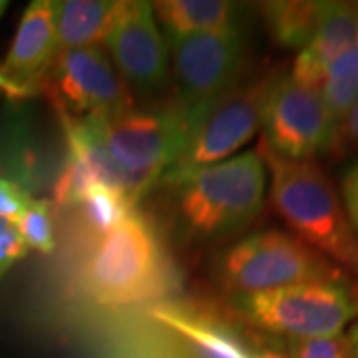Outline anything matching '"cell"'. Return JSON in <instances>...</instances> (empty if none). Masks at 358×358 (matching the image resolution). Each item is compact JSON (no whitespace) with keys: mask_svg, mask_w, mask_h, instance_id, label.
Here are the masks:
<instances>
[{"mask_svg":"<svg viewBox=\"0 0 358 358\" xmlns=\"http://www.w3.org/2000/svg\"><path fill=\"white\" fill-rule=\"evenodd\" d=\"M251 358H289V355H285L281 350H273V348H265V350H253Z\"/></svg>","mask_w":358,"mask_h":358,"instance_id":"obj_27","label":"cell"},{"mask_svg":"<svg viewBox=\"0 0 358 358\" xmlns=\"http://www.w3.org/2000/svg\"><path fill=\"white\" fill-rule=\"evenodd\" d=\"M0 94H4L6 98L10 96V88H8V82H6V78L2 76V72H0Z\"/></svg>","mask_w":358,"mask_h":358,"instance_id":"obj_28","label":"cell"},{"mask_svg":"<svg viewBox=\"0 0 358 358\" xmlns=\"http://www.w3.org/2000/svg\"><path fill=\"white\" fill-rule=\"evenodd\" d=\"M319 92L329 112L341 124V120L345 117L346 112L352 108V103L357 102L358 98V70L345 80H331V82L320 84Z\"/></svg>","mask_w":358,"mask_h":358,"instance_id":"obj_21","label":"cell"},{"mask_svg":"<svg viewBox=\"0 0 358 358\" xmlns=\"http://www.w3.org/2000/svg\"><path fill=\"white\" fill-rule=\"evenodd\" d=\"M152 4L166 38L239 26V6L229 0H159Z\"/></svg>","mask_w":358,"mask_h":358,"instance_id":"obj_15","label":"cell"},{"mask_svg":"<svg viewBox=\"0 0 358 358\" xmlns=\"http://www.w3.org/2000/svg\"><path fill=\"white\" fill-rule=\"evenodd\" d=\"M54 209L46 199H32L24 213L14 223L28 249L50 255L54 251Z\"/></svg>","mask_w":358,"mask_h":358,"instance_id":"obj_19","label":"cell"},{"mask_svg":"<svg viewBox=\"0 0 358 358\" xmlns=\"http://www.w3.org/2000/svg\"><path fill=\"white\" fill-rule=\"evenodd\" d=\"M4 8H6V2H2V0H0V16H2V13H4Z\"/></svg>","mask_w":358,"mask_h":358,"instance_id":"obj_29","label":"cell"},{"mask_svg":"<svg viewBox=\"0 0 358 358\" xmlns=\"http://www.w3.org/2000/svg\"><path fill=\"white\" fill-rule=\"evenodd\" d=\"M32 199V193L0 171V219L16 223Z\"/></svg>","mask_w":358,"mask_h":358,"instance_id":"obj_22","label":"cell"},{"mask_svg":"<svg viewBox=\"0 0 358 358\" xmlns=\"http://www.w3.org/2000/svg\"><path fill=\"white\" fill-rule=\"evenodd\" d=\"M155 317L176 333L192 341L207 358H251L253 350L243 341L213 317L199 310L179 307L155 308Z\"/></svg>","mask_w":358,"mask_h":358,"instance_id":"obj_16","label":"cell"},{"mask_svg":"<svg viewBox=\"0 0 358 358\" xmlns=\"http://www.w3.org/2000/svg\"><path fill=\"white\" fill-rule=\"evenodd\" d=\"M171 282L159 235L138 209L98 239L82 279L88 299L103 307H128L164 296Z\"/></svg>","mask_w":358,"mask_h":358,"instance_id":"obj_3","label":"cell"},{"mask_svg":"<svg viewBox=\"0 0 358 358\" xmlns=\"http://www.w3.org/2000/svg\"><path fill=\"white\" fill-rule=\"evenodd\" d=\"M338 122L319 90L282 74L268 96L263 115V143L291 162H317L331 155Z\"/></svg>","mask_w":358,"mask_h":358,"instance_id":"obj_9","label":"cell"},{"mask_svg":"<svg viewBox=\"0 0 358 358\" xmlns=\"http://www.w3.org/2000/svg\"><path fill=\"white\" fill-rule=\"evenodd\" d=\"M58 56L56 32V2L34 0L28 4L24 16L14 34L13 46L0 72L6 78L8 100L22 102L42 92V82Z\"/></svg>","mask_w":358,"mask_h":358,"instance_id":"obj_12","label":"cell"},{"mask_svg":"<svg viewBox=\"0 0 358 358\" xmlns=\"http://www.w3.org/2000/svg\"><path fill=\"white\" fill-rule=\"evenodd\" d=\"M281 76L279 68H265L255 76L241 78L207 112L189 145L162 176L159 183L178 185L195 171L233 157L247 141L253 140L259 128H263L268 96Z\"/></svg>","mask_w":358,"mask_h":358,"instance_id":"obj_7","label":"cell"},{"mask_svg":"<svg viewBox=\"0 0 358 358\" xmlns=\"http://www.w3.org/2000/svg\"><path fill=\"white\" fill-rule=\"evenodd\" d=\"M126 0H64L56 2L58 52L102 46L120 18Z\"/></svg>","mask_w":358,"mask_h":358,"instance_id":"obj_14","label":"cell"},{"mask_svg":"<svg viewBox=\"0 0 358 358\" xmlns=\"http://www.w3.org/2000/svg\"><path fill=\"white\" fill-rule=\"evenodd\" d=\"M346 338H348V346H350V355H352V358H358V320L350 327Z\"/></svg>","mask_w":358,"mask_h":358,"instance_id":"obj_26","label":"cell"},{"mask_svg":"<svg viewBox=\"0 0 358 358\" xmlns=\"http://www.w3.org/2000/svg\"><path fill=\"white\" fill-rule=\"evenodd\" d=\"M358 46V10L355 2H329L315 38L299 52L291 78L319 90L324 70Z\"/></svg>","mask_w":358,"mask_h":358,"instance_id":"obj_13","label":"cell"},{"mask_svg":"<svg viewBox=\"0 0 358 358\" xmlns=\"http://www.w3.org/2000/svg\"><path fill=\"white\" fill-rule=\"evenodd\" d=\"M26 255H28V247L20 237L16 225L0 219V279Z\"/></svg>","mask_w":358,"mask_h":358,"instance_id":"obj_23","label":"cell"},{"mask_svg":"<svg viewBox=\"0 0 358 358\" xmlns=\"http://www.w3.org/2000/svg\"><path fill=\"white\" fill-rule=\"evenodd\" d=\"M343 205L358 235V162L343 178Z\"/></svg>","mask_w":358,"mask_h":358,"instance_id":"obj_25","label":"cell"},{"mask_svg":"<svg viewBox=\"0 0 358 358\" xmlns=\"http://www.w3.org/2000/svg\"><path fill=\"white\" fill-rule=\"evenodd\" d=\"M235 317L265 333L299 338L343 334L358 319V282H301L253 294H233Z\"/></svg>","mask_w":358,"mask_h":358,"instance_id":"obj_5","label":"cell"},{"mask_svg":"<svg viewBox=\"0 0 358 358\" xmlns=\"http://www.w3.org/2000/svg\"><path fill=\"white\" fill-rule=\"evenodd\" d=\"M329 2L324 0H275L261 13L275 44L287 50H303L319 30Z\"/></svg>","mask_w":358,"mask_h":358,"instance_id":"obj_17","label":"cell"},{"mask_svg":"<svg viewBox=\"0 0 358 358\" xmlns=\"http://www.w3.org/2000/svg\"><path fill=\"white\" fill-rule=\"evenodd\" d=\"M267 185L257 150L203 167L176 185L179 223L195 241L229 239L261 215Z\"/></svg>","mask_w":358,"mask_h":358,"instance_id":"obj_2","label":"cell"},{"mask_svg":"<svg viewBox=\"0 0 358 358\" xmlns=\"http://www.w3.org/2000/svg\"><path fill=\"white\" fill-rule=\"evenodd\" d=\"M78 207L84 227L92 235H96V239H102L103 235H108L124 221L131 209H136L120 193L106 185L90 187V192L84 195Z\"/></svg>","mask_w":358,"mask_h":358,"instance_id":"obj_18","label":"cell"},{"mask_svg":"<svg viewBox=\"0 0 358 358\" xmlns=\"http://www.w3.org/2000/svg\"><path fill=\"white\" fill-rule=\"evenodd\" d=\"M289 358H352V355L346 334H334L291 341Z\"/></svg>","mask_w":358,"mask_h":358,"instance_id":"obj_20","label":"cell"},{"mask_svg":"<svg viewBox=\"0 0 358 358\" xmlns=\"http://www.w3.org/2000/svg\"><path fill=\"white\" fill-rule=\"evenodd\" d=\"M92 122L115 164L152 183H159L193 138L187 117L173 102L152 110L131 108L114 115H96Z\"/></svg>","mask_w":358,"mask_h":358,"instance_id":"obj_8","label":"cell"},{"mask_svg":"<svg viewBox=\"0 0 358 358\" xmlns=\"http://www.w3.org/2000/svg\"><path fill=\"white\" fill-rule=\"evenodd\" d=\"M355 6H357V10H358V2H355Z\"/></svg>","mask_w":358,"mask_h":358,"instance_id":"obj_30","label":"cell"},{"mask_svg":"<svg viewBox=\"0 0 358 358\" xmlns=\"http://www.w3.org/2000/svg\"><path fill=\"white\" fill-rule=\"evenodd\" d=\"M358 154V98L352 103V108L346 112V115L341 120L338 129H336V140L331 155L336 159H343L348 155Z\"/></svg>","mask_w":358,"mask_h":358,"instance_id":"obj_24","label":"cell"},{"mask_svg":"<svg viewBox=\"0 0 358 358\" xmlns=\"http://www.w3.org/2000/svg\"><path fill=\"white\" fill-rule=\"evenodd\" d=\"M268 199L296 239L358 279V235L319 162H291L261 141Z\"/></svg>","mask_w":358,"mask_h":358,"instance_id":"obj_1","label":"cell"},{"mask_svg":"<svg viewBox=\"0 0 358 358\" xmlns=\"http://www.w3.org/2000/svg\"><path fill=\"white\" fill-rule=\"evenodd\" d=\"M58 114L114 115L134 108V98L103 46L58 52L42 82Z\"/></svg>","mask_w":358,"mask_h":358,"instance_id":"obj_10","label":"cell"},{"mask_svg":"<svg viewBox=\"0 0 358 358\" xmlns=\"http://www.w3.org/2000/svg\"><path fill=\"white\" fill-rule=\"evenodd\" d=\"M166 40L176 76L173 103L195 134L207 112L243 78L247 38L239 24Z\"/></svg>","mask_w":358,"mask_h":358,"instance_id":"obj_6","label":"cell"},{"mask_svg":"<svg viewBox=\"0 0 358 358\" xmlns=\"http://www.w3.org/2000/svg\"><path fill=\"white\" fill-rule=\"evenodd\" d=\"M217 285L233 294H253L301 282L348 281V275L293 233H251L223 249L215 259Z\"/></svg>","mask_w":358,"mask_h":358,"instance_id":"obj_4","label":"cell"},{"mask_svg":"<svg viewBox=\"0 0 358 358\" xmlns=\"http://www.w3.org/2000/svg\"><path fill=\"white\" fill-rule=\"evenodd\" d=\"M103 44L129 92L134 90L140 98H154L166 90L171 58L152 2L126 0Z\"/></svg>","mask_w":358,"mask_h":358,"instance_id":"obj_11","label":"cell"}]
</instances>
